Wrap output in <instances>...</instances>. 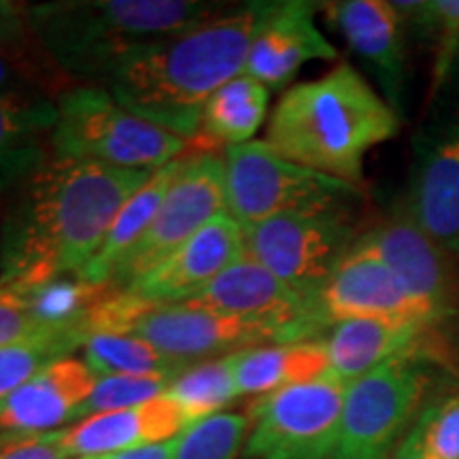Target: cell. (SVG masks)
<instances>
[{
    "instance_id": "1",
    "label": "cell",
    "mask_w": 459,
    "mask_h": 459,
    "mask_svg": "<svg viewBox=\"0 0 459 459\" xmlns=\"http://www.w3.org/2000/svg\"><path fill=\"white\" fill-rule=\"evenodd\" d=\"M156 170L49 158L9 192L0 228V283L82 274L119 209Z\"/></svg>"
},
{
    "instance_id": "2",
    "label": "cell",
    "mask_w": 459,
    "mask_h": 459,
    "mask_svg": "<svg viewBox=\"0 0 459 459\" xmlns=\"http://www.w3.org/2000/svg\"><path fill=\"white\" fill-rule=\"evenodd\" d=\"M266 3L232 4L192 30L136 51L102 82L119 105L196 145L206 100L245 73Z\"/></svg>"
},
{
    "instance_id": "3",
    "label": "cell",
    "mask_w": 459,
    "mask_h": 459,
    "mask_svg": "<svg viewBox=\"0 0 459 459\" xmlns=\"http://www.w3.org/2000/svg\"><path fill=\"white\" fill-rule=\"evenodd\" d=\"M398 130L394 107L341 62L324 77L283 91L268 119L266 143L290 162L359 186L370 149Z\"/></svg>"
},
{
    "instance_id": "4",
    "label": "cell",
    "mask_w": 459,
    "mask_h": 459,
    "mask_svg": "<svg viewBox=\"0 0 459 459\" xmlns=\"http://www.w3.org/2000/svg\"><path fill=\"white\" fill-rule=\"evenodd\" d=\"M230 7L206 0H57L30 4V22L43 48L74 82L100 85L136 51Z\"/></svg>"
},
{
    "instance_id": "5",
    "label": "cell",
    "mask_w": 459,
    "mask_h": 459,
    "mask_svg": "<svg viewBox=\"0 0 459 459\" xmlns=\"http://www.w3.org/2000/svg\"><path fill=\"white\" fill-rule=\"evenodd\" d=\"M56 107L57 122L51 134L56 158L158 170L194 152L187 139L128 111L102 85H74Z\"/></svg>"
},
{
    "instance_id": "6",
    "label": "cell",
    "mask_w": 459,
    "mask_h": 459,
    "mask_svg": "<svg viewBox=\"0 0 459 459\" xmlns=\"http://www.w3.org/2000/svg\"><path fill=\"white\" fill-rule=\"evenodd\" d=\"M90 330L139 336L187 366L257 344H281L271 328L254 321L228 317L187 302H147L111 287L91 313Z\"/></svg>"
},
{
    "instance_id": "7",
    "label": "cell",
    "mask_w": 459,
    "mask_h": 459,
    "mask_svg": "<svg viewBox=\"0 0 459 459\" xmlns=\"http://www.w3.org/2000/svg\"><path fill=\"white\" fill-rule=\"evenodd\" d=\"M434 353L400 355L378 366L344 394L341 434L330 459H389L426 406Z\"/></svg>"
},
{
    "instance_id": "8",
    "label": "cell",
    "mask_w": 459,
    "mask_h": 459,
    "mask_svg": "<svg viewBox=\"0 0 459 459\" xmlns=\"http://www.w3.org/2000/svg\"><path fill=\"white\" fill-rule=\"evenodd\" d=\"M226 213L240 226L285 213L330 209L359 198L351 186L281 158L266 141L223 149Z\"/></svg>"
},
{
    "instance_id": "9",
    "label": "cell",
    "mask_w": 459,
    "mask_h": 459,
    "mask_svg": "<svg viewBox=\"0 0 459 459\" xmlns=\"http://www.w3.org/2000/svg\"><path fill=\"white\" fill-rule=\"evenodd\" d=\"M240 228L245 255L308 298H315L364 232L349 204L285 213Z\"/></svg>"
},
{
    "instance_id": "10",
    "label": "cell",
    "mask_w": 459,
    "mask_h": 459,
    "mask_svg": "<svg viewBox=\"0 0 459 459\" xmlns=\"http://www.w3.org/2000/svg\"><path fill=\"white\" fill-rule=\"evenodd\" d=\"M347 385L325 372L255 398L247 415L251 428L247 459H330L341 434Z\"/></svg>"
},
{
    "instance_id": "11",
    "label": "cell",
    "mask_w": 459,
    "mask_h": 459,
    "mask_svg": "<svg viewBox=\"0 0 459 459\" xmlns=\"http://www.w3.org/2000/svg\"><path fill=\"white\" fill-rule=\"evenodd\" d=\"M226 213V160L217 152H189L181 158L169 192L128 255L117 264L108 285L126 290L160 266L172 251L215 217Z\"/></svg>"
},
{
    "instance_id": "12",
    "label": "cell",
    "mask_w": 459,
    "mask_h": 459,
    "mask_svg": "<svg viewBox=\"0 0 459 459\" xmlns=\"http://www.w3.org/2000/svg\"><path fill=\"white\" fill-rule=\"evenodd\" d=\"M187 304L206 311L266 325L281 344L319 341L325 334L313 298L283 283L271 271L243 255Z\"/></svg>"
},
{
    "instance_id": "13",
    "label": "cell",
    "mask_w": 459,
    "mask_h": 459,
    "mask_svg": "<svg viewBox=\"0 0 459 459\" xmlns=\"http://www.w3.org/2000/svg\"><path fill=\"white\" fill-rule=\"evenodd\" d=\"M359 243L381 257L406 291L426 307L436 324L443 325L459 311V274L455 260L398 211L387 220L364 230Z\"/></svg>"
},
{
    "instance_id": "14",
    "label": "cell",
    "mask_w": 459,
    "mask_h": 459,
    "mask_svg": "<svg viewBox=\"0 0 459 459\" xmlns=\"http://www.w3.org/2000/svg\"><path fill=\"white\" fill-rule=\"evenodd\" d=\"M313 304L325 334L342 321L366 317H412L438 325L428 308L406 291L381 257L361 245L359 238L319 287Z\"/></svg>"
},
{
    "instance_id": "15",
    "label": "cell",
    "mask_w": 459,
    "mask_h": 459,
    "mask_svg": "<svg viewBox=\"0 0 459 459\" xmlns=\"http://www.w3.org/2000/svg\"><path fill=\"white\" fill-rule=\"evenodd\" d=\"M319 4L304 0L266 3L257 26L245 73L268 90L285 88L311 60H336L338 49L319 30Z\"/></svg>"
},
{
    "instance_id": "16",
    "label": "cell",
    "mask_w": 459,
    "mask_h": 459,
    "mask_svg": "<svg viewBox=\"0 0 459 459\" xmlns=\"http://www.w3.org/2000/svg\"><path fill=\"white\" fill-rule=\"evenodd\" d=\"M243 255V228L223 213L198 230L152 273L122 291L147 302L192 300Z\"/></svg>"
},
{
    "instance_id": "17",
    "label": "cell",
    "mask_w": 459,
    "mask_h": 459,
    "mask_svg": "<svg viewBox=\"0 0 459 459\" xmlns=\"http://www.w3.org/2000/svg\"><path fill=\"white\" fill-rule=\"evenodd\" d=\"M402 211L440 249L459 257V122L436 128L417 147Z\"/></svg>"
},
{
    "instance_id": "18",
    "label": "cell",
    "mask_w": 459,
    "mask_h": 459,
    "mask_svg": "<svg viewBox=\"0 0 459 459\" xmlns=\"http://www.w3.org/2000/svg\"><path fill=\"white\" fill-rule=\"evenodd\" d=\"M330 26L378 79L395 113L406 83V22L385 0H341L321 4Z\"/></svg>"
},
{
    "instance_id": "19",
    "label": "cell",
    "mask_w": 459,
    "mask_h": 459,
    "mask_svg": "<svg viewBox=\"0 0 459 459\" xmlns=\"http://www.w3.org/2000/svg\"><path fill=\"white\" fill-rule=\"evenodd\" d=\"M436 328L438 325L429 321L412 317L342 321L321 338L328 351V372L349 385L400 355L428 351L440 359V338L434 336Z\"/></svg>"
},
{
    "instance_id": "20",
    "label": "cell",
    "mask_w": 459,
    "mask_h": 459,
    "mask_svg": "<svg viewBox=\"0 0 459 459\" xmlns=\"http://www.w3.org/2000/svg\"><path fill=\"white\" fill-rule=\"evenodd\" d=\"M99 377L83 359L65 355L32 375L0 409V434H48L82 421Z\"/></svg>"
},
{
    "instance_id": "21",
    "label": "cell",
    "mask_w": 459,
    "mask_h": 459,
    "mask_svg": "<svg viewBox=\"0 0 459 459\" xmlns=\"http://www.w3.org/2000/svg\"><path fill=\"white\" fill-rule=\"evenodd\" d=\"M187 429L186 417L172 402L162 398L100 412L60 429V443L73 459L107 457L139 446L166 443Z\"/></svg>"
},
{
    "instance_id": "22",
    "label": "cell",
    "mask_w": 459,
    "mask_h": 459,
    "mask_svg": "<svg viewBox=\"0 0 459 459\" xmlns=\"http://www.w3.org/2000/svg\"><path fill=\"white\" fill-rule=\"evenodd\" d=\"M54 100L0 99V192H11L54 158Z\"/></svg>"
},
{
    "instance_id": "23",
    "label": "cell",
    "mask_w": 459,
    "mask_h": 459,
    "mask_svg": "<svg viewBox=\"0 0 459 459\" xmlns=\"http://www.w3.org/2000/svg\"><path fill=\"white\" fill-rule=\"evenodd\" d=\"M228 359L240 398H262L277 389L313 381L330 370L328 351L321 338L290 344H257L230 353Z\"/></svg>"
},
{
    "instance_id": "24",
    "label": "cell",
    "mask_w": 459,
    "mask_h": 459,
    "mask_svg": "<svg viewBox=\"0 0 459 459\" xmlns=\"http://www.w3.org/2000/svg\"><path fill=\"white\" fill-rule=\"evenodd\" d=\"M268 102L271 90L249 74H238L223 83L206 100L194 149L215 152L220 145L228 149L249 143L266 119Z\"/></svg>"
},
{
    "instance_id": "25",
    "label": "cell",
    "mask_w": 459,
    "mask_h": 459,
    "mask_svg": "<svg viewBox=\"0 0 459 459\" xmlns=\"http://www.w3.org/2000/svg\"><path fill=\"white\" fill-rule=\"evenodd\" d=\"M181 158L175 162L162 166L149 177V181L143 186L139 192L119 209L111 228H108L105 240L99 247L94 257H91L88 266L83 268L82 277L91 285L107 287L108 279L117 264L128 255V251L139 243V238L145 234L149 223L156 217L160 204L169 192L172 177L179 170Z\"/></svg>"
},
{
    "instance_id": "26",
    "label": "cell",
    "mask_w": 459,
    "mask_h": 459,
    "mask_svg": "<svg viewBox=\"0 0 459 459\" xmlns=\"http://www.w3.org/2000/svg\"><path fill=\"white\" fill-rule=\"evenodd\" d=\"M83 361L96 377H177L189 368L170 359L139 336L111 330H90L82 344Z\"/></svg>"
},
{
    "instance_id": "27",
    "label": "cell",
    "mask_w": 459,
    "mask_h": 459,
    "mask_svg": "<svg viewBox=\"0 0 459 459\" xmlns=\"http://www.w3.org/2000/svg\"><path fill=\"white\" fill-rule=\"evenodd\" d=\"M79 85L62 68L37 37L0 48V99H37L57 102Z\"/></svg>"
},
{
    "instance_id": "28",
    "label": "cell",
    "mask_w": 459,
    "mask_h": 459,
    "mask_svg": "<svg viewBox=\"0 0 459 459\" xmlns=\"http://www.w3.org/2000/svg\"><path fill=\"white\" fill-rule=\"evenodd\" d=\"M164 395L181 411L187 428L203 419L221 415L230 402L240 398L228 355L189 366L172 378Z\"/></svg>"
},
{
    "instance_id": "29",
    "label": "cell",
    "mask_w": 459,
    "mask_h": 459,
    "mask_svg": "<svg viewBox=\"0 0 459 459\" xmlns=\"http://www.w3.org/2000/svg\"><path fill=\"white\" fill-rule=\"evenodd\" d=\"M249 415H221L192 423L179 436L175 459H238L249 436Z\"/></svg>"
},
{
    "instance_id": "30",
    "label": "cell",
    "mask_w": 459,
    "mask_h": 459,
    "mask_svg": "<svg viewBox=\"0 0 459 459\" xmlns=\"http://www.w3.org/2000/svg\"><path fill=\"white\" fill-rule=\"evenodd\" d=\"M74 349H82V342L71 336H45L0 347V409L43 366L71 355Z\"/></svg>"
},
{
    "instance_id": "31",
    "label": "cell",
    "mask_w": 459,
    "mask_h": 459,
    "mask_svg": "<svg viewBox=\"0 0 459 459\" xmlns=\"http://www.w3.org/2000/svg\"><path fill=\"white\" fill-rule=\"evenodd\" d=\"M409 436L432 459H459V392L428 402Z\"/></svg>"
},
{
    "instance_id": "32",
    "label": "cell",
    "mask_w": 459,
    "mask_h": 459,
    "mask_svg": "<svg viewBox=\"0 0 459 459\" xmlns=\"http://www.w3.org/2000/svg\"><path fill=\"white\" fill-rule=\"evenodd\" d=\"M172 378L175 377H100L85 402L82 419L162 398Z\"/></svg>"
},
{
    "instance_id": "33",
    "label": "cell",
    "mask_w": 459,
    "mask_h": 459,
    "mask_svg": "<svg viewBox=\"0 0 459 459\" xmlns=\"http://www.w3.org/2000/svg\"><path fill=\"white\" fill-rule=\"evenodd\" d=\"M45 336H71L83 344V338L66 332L49 330L34 315L26 290L22 285L0 283V347L37 341Z\"/></svg>"
},
{
    "instance_id": "34",
    "label": "cell",
    "mask_w": 459,
    "mask_h": 459,
    "mask_svg": "<svg viewBox=\"0 0 459 459\" xmlns=\"http://www.w3.org/2000/svg\"><path fill=\"white\" fill-rule=\"evenodd\" d=\"M0 459H73L60 443V429L48 434H0Z\"/></svg>"
},
{
    "instance_id": "35",
    "label": "cell",
    "mask_w": 459,
    "mask_h": 459,
    "mask_svg": "<svg viewBox=\"0 0 459 459\" xmlns=\"http://www.w3.org/2000/svg\"><path fill=\"white\" fill-rule=\"evenodd\" d=\"M37 37L30 22V4L0 0V48H11Z\"/></svg>"
},
{
    "instance_id": "36",
    "label": "cell",
    "mask_w": 459,
    "mask_h": 459,
    "mask_svg": "<svg viewBox=\"0 0 459 459\" xmlns=\"http://www.w3.org/2000/svg\"><path fill=\"white\" fill-rule=\"evenodd\" d=\"M177 443H179V436L172 440H166V443H156V445L139 446V449L113 453V455H107L100 459H175Z\"/></svg>"
},
{
    "instance_id": "37",
    "label": "cell",
    "mask_w": 459,
    "mask_h": 459,
    "mask_svg": "<svg viewBox=\"0 0 459 459\" xmlns=\"http://www.w3.org/2000/svg\"><path fill=\"white\" fill-rule=\"evenodd\" d=\"M389 459H432V457H429L428 453L423 451L409 434H406V438L402 440L400 446L394 451V455Z\"/></svg>"
},
{
    "instance_id": "38",
    "label": "cell",
    "mask_w": 459,
    "mask_h": 459,
    "mask_svg": "<svg viewBox=\"0 0 459 459\" xmlns=\"http://www.w3.org/2000/svg\"><path fill=\"white\" fill-rule=\"evenodd\" d=\"M82 459H100V457H82Z\"/></svg>"
}]
</instances>
